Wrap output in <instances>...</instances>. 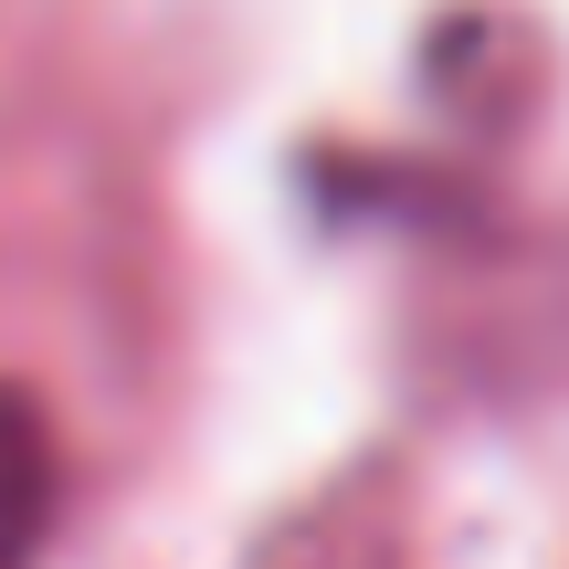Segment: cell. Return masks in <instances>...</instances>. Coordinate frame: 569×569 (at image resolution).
<instances>
[{
	"instance_id": "1",
	"label": "cell",
	"mask_w": 569,
	"mask_h": 569,
	"mask_svg": "<svg viewBox=\"0 0 569 569\" xmlns=\"http://www.w3.org/2000/svg\"><path fill=\"white\" fill-rule=\"evenodd\" d=\"M42 528H53V432L0 380V569H32Z\"/></svg>"
}]
</instances>
